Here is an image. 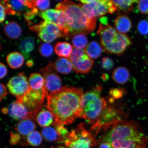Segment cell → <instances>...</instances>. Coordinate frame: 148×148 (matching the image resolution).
I'll use <instances>...</instances> for the list:
<instances>
[{"label": "cell", "mask_w": 148, "mask_h": 148, "mask_svg": "<svg viewBox=\"0 0 148 148\" xmlns=\"http://www.w3.org/2000/svg\"><path fill=\"white\" fill-rule=\"evenodd\" d=\"M97 33L103 49L112 54L121 55L132 44L131 38L127 35L118 32L107 23H101Z\"/></svg>", "instance_id": "cell-5"}, {"label": "cell", "mask_w": 148, "mask_h": 148, "mask_svg": "<svg viewBox=\"0 0 148 148\" xmlns=\"http://www.w3.org/2000/svg\"><path fill=\"white\" fill-rule=\"evenodd\" d=\"M116 8L118 14H123L130 12L134 7V3L138 1L134 0H118L112 1Z\"/></svg>", "instance_id": "cell-23"}, {"label": "cell", "mask_w": 148, "mask_h": 148, "mask_svg": "<svg viewBox=\"0 0 148 148\" xmlns=\"http://www.w3.org/2000/svg\"><path fill=\"white\" fill-rule=\"evenodd\" d=\"M39 51L42 56L46 57H50L53 53V46L47 42H44L40 46Z\"/></svg>", "instance_id": "cell-32"}, {"label": "cell", "mask_w": 148, "mask_h": 148, "mask_svg": "<svg viewBox=\"0 0 148 148\" xmlns=\"http://www.w3.org/2000/svg\"><path fill=\"white\" fill-rule=\"evenodd\" d=\"M138 29L140 34L144 36L148 34V21L147 20H141L138 23Z\"/></svg>", "instance_id": "cell-35"}, {"label": "cell", "mask_w": 148, "mask_h": 148, "mask_svg": "<svg viewBox=\"0 0 148 148\" xmlns=\"http://www.w3.org/2000/svg\"><path fill=\"white\" fill-rule=\"evenodd\" d=\"M97 143L106 142L113 148H146L148 138L135 121L123 120L104 132Z\"/></svg>", "instance_id": "cell-2"}, {"label": "cell", "mask_w": 148, "mask_h": 148, "mask_svg": "<svg viewBox=\"0 0 148 148\" xmlns=\"http://www.w3.org/2000/svg\"><path fill=\"white\" fill-rule=\"evenodd\" d=\"M7 86L9 92L17 99L23 97L30 88L28 81L24 72L12 77Z\"/></svg>", "instance_id": "cell-13"}, {"label": "cell", "mask_w": 148, "mask_h": 148, "mask_svg": "<svg viewBox=\"0 0 148 148\" xmlns=\"http://www.w3.org/2000/svg\"><path fill=\"white\" fill-rule=\"evenodd\" d=\"M5 7V12L7 14L20 16L28 8L26 6L25 1H1Z\"/></svg>", "instance_id": "cell-15"}, {"label": "cell", "mask_w": 148, "mask_h": 148, "mask_svg": "<svg viewBox=\"0 0 148 148\" xmlns=\"http://www.w3.org/2000/svg\"><path fill=\"white\" fill-rule=\"evenodd\" d=\"M51 148H68L67 147H65L64 146L62 145H60L58 146H57V147H51Z\"/></svg>", "instance_id": "cell-47"}, {"label": "cell", "mask_w": 148, "mask_h": 148, "mask_svg": "<svg viewBox=\"0 0 148 148\" xmlns=\"http://www.w3.org/2000/svg\"><path fill=\"white\" fill-rule=\"evenodd\" d=\"M102 66L105 70L109 71L112 69L114 66V61L108 57H105L102 59Z\"/></svg>", "instance_id": "cell-37"}, {"label": "cell", "mask_w": 148, "mask_h": 148, "mask_svg": "<svg viewBox=\"0 0 148 148\" xmlns=\"http://www.w3.org/2000/svg\"><path fill=\"white\" fill-rule=\"evenodd\" d=\"M130 77L129 71L124 66H119L114 70L112 78L114 82L118 84H125L128 81Z\"/></svg>", "instance_id": "cell-21"}, {"label": "cell", "mask_w": 148, "mask_h": 148, "mask_svg": "<svg viewBox=\"0 0 148 148\" xmlns=\"http://www.w3.org/2000/svg\"><path fill=\"white\" fill-rule=\"evenodd\" d=\"M60 11L56 9H48L44 12L40 13L39 16L45 21L51 22L56 24L58 19Z\"/></svg>", "instance_id": "cell-30"}, {"label": "cell", "mask_w": 148, "mask_h": 148, "mask_svg": "<svg viewBox=\"0 0 148 148\" xmlns=\"http://www.w3.org/2000/svg\"><path fill=\"white\" fill-rule=\"evenodd\" d=\"M53 64L57 71L62 75H67L73 70V64L69 59L59 58L55 61Z\"/></svg>", "instance_id": "cell-20"}, {"label": "cell", "mask_w": 148, "mask_h": 148, "mask_svg": "<svg viewBox=\"0 0 148 148\" xmlns=\"http://www.w3.org/2000/svg\"><path fill=\"white\" fill-rule=\"evenodd\" d=\"M56 9L64 12L70 29V37L75 34H88L94 30L97 18L89 16L81 5L70 1H62L56 7Z\"/></svg>", "instance_id": "cell-3"}, {"label": "cell", "mask_w": 148, "mask_h": 148, "mask_svg": "<svg viewBox=\"0 0 148 148\" xmlns=\"http://www.w3.org/2000/svg\"><path fill=\"white\" fill-rule=\"evenodd\" d=\"M55 51L58 56L68 58L73 52L72 46L66 42H58L56 44L54 47Z\"/></svg>", "instance_id": "cell-26"}, {"label": "cell", "mask_w": 148, "mask_h": 148, "mask_svg": "<svg viewBox=\"0 0 148 148\" xmlns=\"http://www.w3.org/2000/svg\"><path fill=\"white\" fill-rule=\"evenodd\" d=\"M42 135L46 142L57 143H64V140L59 136L56 130L52 127H44L42 131Z\"/></svg>", "instance_id": "cell-19"}, {"label": "cell", "mask_w": 148, "mask_h": 148, "mask_svg": "<svg viewBox=\"0 0 148 148\" xmlns=\"http://www.w3.org/2000/svg\"><path fill=\"white\" fill-rule=\"evenodd\" d=\"M3 30L7 36L12 39L18 38L22 33L21 27L18 23L14 21L9 22L5 24Z\"/></svg>", "instance_id": "cell-22"}, {"label": "cell", "mask_w": 148, "mask_h": 148, "mask_svg": "<svg viewBox=\"0 0 148 148\" xmlns=\"http://www.w3.org/2000/svg\"><path fill=\"white\" fill-rule=\"evenodd\" d=\"M0 10H1V18H0V22L1 23H2L5 19V9L4 5L1 2V5H0Z\"/></svg>", "instance_id": "cell-42"}, {"label": "cell", "mask_w": 148, "mask_h": 148, "mask_svg": "<svg viewBox=\"0 0 148 148\" xmlns=\"http://www.w3.org/2000/svg\"><path fill=\"white\" fill-rule=\"evenodd\" d=\"M10 138L9 142L11 145H16L19 143L22 137L21 135L17 133H10Z\"/></svg>", "instance_id": "cell-38"}, {"label": "cell", "mask_w": 148, "mask_h": 148, "mask_svg": "<svg viewBox=\"0 0 148 148\" xmlns=\"http://www.w3.org/2000/svg\"><path fill=\"white\" fill-rule=\"evenodd\" d=\"M0 70H1L0 78L2 79L6 75L7 73V70L6 66L1 62L0 63Z\"/></svg>", "instance_id": "cell-41"}, {"label": "cell", "mask_w": 148, "mask_h": 148, "mask_svg": "<svg viewBox=\"0 0 148 148\" xmlns=\"http://www.w3.org/2000/svg\"><path fill=\"white\" fill-rule=\"evenodd\" d=\"M28 82L30 88L33 90H41L46 87L43 76L40 73L31 74L29 77Z\"/></svg>", "instance_id": "cell-24"}, {"label": "cell", "mask_w": 148, "mask_h": 148, "mask_svg": "<svg viewBox=\"0 0 148 148\" xmlns=\"http://www.w3.org/2000/svg\"><path fill=\"white\" fill-rule=\"evenodd\" d=\"M53 116L50 111L43 110L40 111L37 115L36 120L40 126L48 127L53 123Z\"/></svg>", "instance_id": "cell-27"}, {"label": "cell", "mask_w": 148, "mask_h": 148, "mask_svg": "<svg viewBox=\"0 0 148 148\" xmlns=\"http://www.w3.org/2000/svg\"><path fill=\"white\" fill-rule=\"evenodd\" d=\"M99 144V148H113L110 144L106 142H101Z\"/></svg>", "instance_id": "cell-44"}, {"label": "cell", "mask_w": 148, "mask_h": 148, "mask_svg": "<svg viewBox=\"0 0 148 148\" xmlns=\"http://www.w3.org/2000/svg\"><path fill=\"white\" fill-rule=\"evenodd\" d=\"M38 14V8H35L30 11H27L25 14V17L27 21L33 19L35 16Z\"/></svg>", "instance_id": "cell-39"}, {"label": "cell", "mask_w": 148, "mask_h": 148, "mask_svg": "<svg viewBox=\"0 0 148 148\" xmlns=\"http://www.w3.org/2000/svg\"><path fill=\"white\" fill-rule=\"evenodd\" d=\"M8 109L9 116L15 120L34 119L32 114L26 106L18 100L11 103Z\"/></svg>", "instance_id": "cell-14"}, {"label": "cell", "mask_w": 148, "mask_h": 148, "mask_svg": "<svg viewBox=\"0 0 148 148\" xmlns=\"http://www.w3.org/2000/svg\"><path fill=\"white\" fill-rule=\"evenodd\" d=\"M84 50L90 58L96 59L101 56L102 49L97 42L92 41L88 44Z\"/></svg>", "instance_id": "cell-28"}, {"label": "cell", "mask_w": 148, "mask_h": 148, "mask_svg": "<svg viewBox=\"0 0 148 148\" xmlns=\"http://www.w3.org/2000/svg\"><path fill=\"white\" fill-rule=\"evenodd\" d=\"M69 59L73 64V70L77 73H88L94 64V60L88 56L84 50L73 47Z\"/></svg>", "instance_id": "cell-11"}, {"label": "cell", "mask_w": 148, "mask_h": 148, "mask_svg": "<svg viewBox=\"0 0 148 148\" xmlns=\"http://www.w3.org/2000/svg\"><path fill=\"white\" fill-rule=\"evenodd\" d=\"M83 94L82 89L65 86L48 94L46 107L57 123L62 125L71 124L77 118H80L81 101Z\"/></svg>", "instance_id": "cell-1"}, {"label": "cell", "mask_w": 148, "mask_h": 148, "mask_svg": "<svg viewBox=\"0 0 148 148\" xmlns=\"http://www.w3.org/2000/svg\"><path fill=\"white\" fill-rule=\"evenodd\" d=\"M3 112L5 114H7L8 113V109L6 108H3L2 110Z\"/></svg>", "instance_id": "cell-46"}, {"label": "cell", "mask_w": 148, "mask_h": 148, "mask_svg": "<svg viewBox=\"0 0 148 148\" xmlns=\"http://www.w3.org/2000/svg\"><path fill=\"white\" fill-rule=\"evenodd\" d=\"M6 61L10 67L16 69L23 66L24 58L21 53L18 52H13L7 55Z\"/></svg>", "instance_id": "cell-25"}, {"label": "cell", "mask_w": 148, "mask_h": 148, "mask_svg": "<svg viewBox=\"0 0 148 148\" xmlns=\"http://www.w3.org/2000/svg\"><path fill=\"white\" fill-rule=\"evenodd\" d=\"M33 61L32 60H29L27 61V66L29 67H31L33 65Z\"/></svg>", "instance_id": "cell-45"}, {"label": "cell", "mask_w": 148, "mask_h": 148, "mask_svg": "<svg viewBox=\"0 0 148 148\" xmlns=\"http://www.w3.org/2000/svg\"><path fill=\"white\" fill-rule=\"evenodd\" d=\"M100 85L94 87L84 93L81 101L80 118L93 125L107 106V101L101 95Z\"/></svg>", "instance_id": "cell-4"}, {"label": "cell", "mask_w": 148, "mask_h": 148, "mask_svg": "<svg viewBox=\"0 0 148 148\" xmlns=\"http://www.w3.org/2000/svg\"><path fill=\"white\" fill-rule=\"evenodd\" d=\"M48 92L46 87L40 90H33L30 88L26 93L17 100L26 106L36 120L46 97L49 94Z\"/></svg>", "instance_id": "cell-9"}, {"label": "cell", "mask_w": 148, "mask_h": 148, "mask_svg": "<svg viewBox=\"0 0 148 148\" xmlns=\"http://www.w3.org/2000/svg\"><path fill=\"white\" fill-rule=\"evenodd\" d=\"M30 29L38 32L39 38L47 43L52 42L58 38L64 37L60 27L51 22L44 21L39 25L33 26Z\"/></svg>", "instance_id": "cell-10"}, {"label": "cell", "mask_w": 148, "mask_h": 148, "mask_svg": "<svg viewBox=\"0 0 148 148\" xmlns=\"http://www.w3.org/2000/svg\"><path fill=\"white\" fill-rule=\"evenodd\" d=\"M121 89L115 88L110 90V94L114 99H118L123 95V92Z\"/></svg>", "instance_id": "cell-40"}, {"label": "cell", "mask_w": 148, "mask_h": 148, "mask_svg": "<svg viewBox=\"0 0 148 148\" xmlns=\"http://www.w3.org/2000/svg\"><path fill=\"white\" fill-rule=\"evenodd\" d=\"M53 125L56 130L59 136L62 138L65 142L66 138L69 136L70 133L64 127L63 125L57 123L56 121L53 122Z\"/></svg>", "instance_id": "cell-33"}, {"label": "cell", "mask_w": 148, "mask_h": 148, "mask_svg": "<svg viewBox=\"0 0 148 148\" xmlns=\"http://www.w3.org/2000/svg\"><path fill=\"white\" fill-rule=\"evenodd\" d=\"M114 25L116 29L118 32L125 34L130 31L132 24L130 18L128 16L121 15L116 18Z\"/></svg>", "instance_id": "cell-18"}, {"label": "cell", "mask_w": 148, "mask_h": 148, "mask_svg": "<svg viewBox=\"0 0 148 148\" xmlns=\"http://www.w3.org/2000/svg\"><path fill=\"white\" fill-rule=\"evenodd\" d=\"M64 143L68 148H90L97 146V142L93 134L82 123L71 131Z\"/></svg>", "instance_id": "cell-7"}, {"label": "cell", "mask_w": 148, "mask_h": 148, "mask_svg": "<svg viewBox=\"0 0 148 148\" xmlns=\"http://www.w3.org/2000/svg\"><path fill=\"white\" fill-rule=\"evenodd\" d=\"M138 7L141 14H148V0H140L138 2Z\"/></svg>", "instance_id": "cell-36"}, {"label": "cell", "mask_w": 148, "mask_h": 148, "mask_svg": "<svg viewBox=\"0 0 148 148\" xmlns=\"http://www.w3.org/2000/svg\"><path fill=\"white\" fill-rule=\"evenodd\" d=\"M36 126L32 119H25L18 122L15 127L17 132L23 136H28L36 128Z\"/></svg>", "instance_id": "cell-16"}, {"label": "cell", "mask_w": 148, "mask_h": 148, "mask_svg": "<svg viewBox=\"0 0 148 148\" xmlns=\"http://www.w3.org/2000/svg\"><path fill=\"white\" fill-rule=\"evenodd\" d=\"M7 94V92L6 88L4 84H1V97L0 99L1 101H2L3 98H4Z\"/></svg>", "instance_id": "cell-43"}, {"label": "cell", "mask_w": 148, "mask_h": 148, "mask_svg": "<svg viewBox=\"0 0 148 148\" xmlns=\"http://www.w3.org/2000/svg\"><path fill=\"white\" fill-rule=\"evenodd\" d=\"M34 39L32 37H26L20 42L18 48L25 60L29 58L30 53L34 49Z\"/></svg>", "instance_id": "cell-17"}, {"label": "cell", "mask_w": 148, "mask_h": 148, "mask_svg": "<svg viewBox=\"0 0 148 148\" xmlns=\"http://www.w3.org/2000/svg\"><path fill=\"white\" fill-rule=\"evenodd\" d=\"M56 71L54 64L51 62L45 67L40 70L45 80V86L48 92L57 91L62 88V79Z\"/></svg>", "instance_id": "cell-12"}, {"label": "cell", "mask_w": 148, "mask_h": 148, "mask_svg": "<svg viewBox=\"0 0 148 148\" xmlns=\"http://www.w3.org/2000/svg\"><path fill=\"white\" fill-rule=\"evenodd\" d=\"M72 43L73 48L77 49L84 50L88 45L87 38L85 34H78L73 36Z\"/></svg>", "instance_id": "cell-29"}, {"label": "cell", "mask_w": 148, "mask_h": 148, "mask_svg": "<svg viewBox=\"0 0 148 148\" xmlns=\"http://www.w3.org/2000/svg\"><path fill=\"white\" fill-rule=\"evenodd\" d=\"M79 2L85 12L91 18L102 16L108 13L113 14L116 11L112 1L82 0Z\"/></svg>", "instance_id": "cell-8"}, {"label": "cell", "mask_w": 148, "mask_h": 148, "mask_svg": "<svg viewBox=\"0 0 148 148\" xmlns=\"http://www.w3.org/2000/svg\"><path fill=\"white\" fill-rule=\"evenodd\" d=\"M107 104L100 117L90 128L96 136L99 132H105L107 130L119 122L125 120L128 115L124 107L121 105Z\"/></svg>", "instance_id": "cell-6"}, {"label": "cell", "mask_w": 148, "mask_h": 148, "mask_svg": "<svg viewBox=\"0 0 148 148\" xmlns=\"http://www.w3.org/2000/svg\"><path fill=\"white\" fill-rule=\"evenodd\" d=\"M42 136L37 131H34L27 136V143L33 147H37L40 145L42 141Z\"/></svg>", "instance_id": "cell-31"}, {"label": "cell", "mask_w": 148, "mask_h": 148, "mask_svg": "<svg viewBox=\"0 0 148 148\" xmlns=\"http://www.w3.org/2000/svg\"><path fill=\"white\" fill-rule=\"evenodd\" d=\"M35 7L38 10L42 12H44L50 6V1L48 0H38L35 1Z\"/></svg>", "instance_id": "cell-34"}]
</instances>
